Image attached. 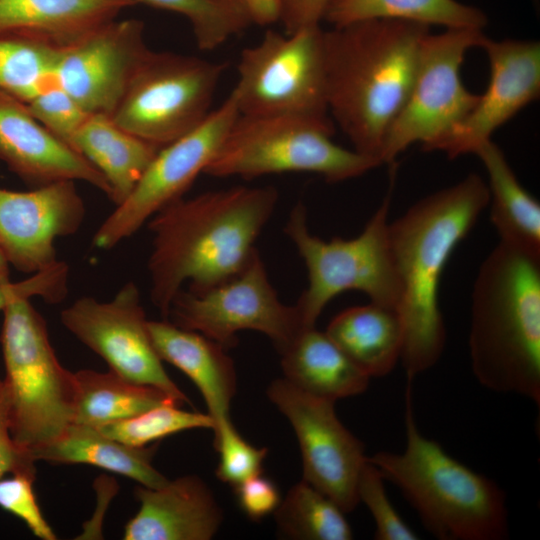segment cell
Wrapping results in <instances>:
<instances>
[{
	"mask_svg": "<svg viewBox=\"0 0 540 540\" xmlns=\"http://www.w3.org/2000/svg\"><path fill=\"white\" fill-rule=\"evenodd\" d=\"M73 149L103 175L110 187L109 199L116 206L131 194L159 150L105 114L87 116L74 137Z\"/></svg>",
	"mask_w": 540,
	"mask_h": 540,
	"instance_id": "cell-24",
	"label": "cell"
},
{
	"mask_svg": "<svg viewBox=\"0 0 540 540\" xmlns=\"http://www.w3.org/2000/svg\"><path fill=\"white\" fill-rule=\"evenodd\" d=\"M144 30L136 18H116L93 29L60 51L57 86L88 114L112 116L152 51Z\"/></svg>",
	"mask_w": 540,
	"mask_h": 540,
	"instance_id": "cell-16",
	"label": "cell"
},
{
	"mask_svg": "<svg viewBox=\"0 0 540 540\" xmlns=\"http://www.w3.org/2000/svg\"><path fill=\"white\" fill-rule=\"evenodd\" d=\"M69 268L63 261L20 282L0 283V311L17 299L39 297L47 303H60L68 293Z\"/></svg>",
	"mask_w": 540,
	"mask_h": 540,
	"instance_id": "cell-38",
	"label": "cell"
},
{
	"mask_svg": "<svg viewBox=\"0 0 540 540\" xmlns=\"http://www.w3.org/2000/svg\"><path fill=\"white\" fill-rule=\"evenodd\" d=\"M486 37L481 29H446L424 37L410 92L384 138L382 164H393L414 143L431 151L472 110L479 95L465 88L460 70L466 53Z\"/></svg>",
	"mask_w": 540,
	"mask_h": 540,
	"instance_id": "cell-11",
	"label": "cell"
},
{
	"mask_svg": "<svg viewBox=\"0 0 540 540\" xmlns=\"http://www.w3.org/2000/svg\"><path fill=\"white\" fill-rule=\"evenodd\" d=\"M490 201L487 183L470 173L389 222V240L401 288L398 307L404 344L400 361L412 379L441 357L446 330L439 307L440 280L450 255Z\"/></svg>",
	"mask_w": 540,
	"mask_h": 540,
	"instance_id": "cell-3",
	"label": "cell"
},
{
	"mask_svg": "<svg viewBox=\"0 0 540 540\" xmlns=\"http://www.w3.org/2000/svg\"><path fill=\"white\" fill-rule=\"evenodd\" d=\"M86 216L76 181L28 191L0 188V250L17 271L34 274L59 260L55 242L75 234Z\"/></svg>",
	"mask_w": 540,
	"mask_h": 540,
	"instance_id": "cell-17",
	"label": "cell"
},
{
	"mask_svg": "<svg viewBox=\"0 0 540 540\" xmlns=\"http://www.w3.org/2000/svg\"><path fill=\"white\" fill-rule=\"evenodd\" d=\"M332 119L282 114L235 120L204 174L255 178L287 172H310L327 182L352 179L381 165L331 139Z\"/></svg>",
	"mask_w": 540,
	"mask_h": 540,
	"instance_id": "cell-7",
	"label": "cell"
},
{
	"mask_svg": "<svg viewBox=\"0 0 540 540\" xmlns=\"http://www.w3.org/2000/svg\"><path fill=\"white\" fill-rule=\"evenodd\" d=\"M267 395L294 429L303 480L345 513L353 511L359 503L358 481L367 456L363 443L338 419L335 402L310 395L285 378L273 381Z\"/></svg>",
	"mask_w": 540,
	"mask_h": 540,
	"instance_id": "cell-15",
	"label": "cell"
},
{
	"mask_svg": "<svg viewBox=\"0 0 540 540\" xmlns=\"http://www.w3.org/2000/svg\"><path fill=\"white\" fill-rule=\"evenodd\" d=\"M486 52L490 79L472 110L443 136L431 151L449 158L474 153L492 134L540 95V43L535 40L488 37Z\"/></svg>",
	"mask_w": 540,
	"mask_h": 540,
	"instance_id": "cell-18",
	"label": "cell"
},
{
	"mask_svg": "<svg viewBox=\"0 0 540 540\" xmlns=\"http://www.w3.org/2000/svg\"><path fill=\"white\" fill-rule=\"evenodd\" d=\"M390 203L391 191L358 236L329 241L309 231L302 202L293 207L284 231L308 274L307 287L294 305L303 328L314 327L325 306L347 290L361 291L370 302L398 311L401 288L389 240Z\"/></svg>",
	"mask_w": 540,
	"mask_h": 540,
	"instance_id": "cell-8",
	"label": "cell"
},
{
	"mask_svg": "<svg viewBox=\"0 0 540 540\" xmlns=\"http://www.w3.org/2000/svg\"><path fill=\"white\" fill-rule=\"evenodd\" d=\"M412 379L405 392L406 446L367 459L415 509L424 527L440 540H504L509 536L506 494L492 479L450 456L418 429Z\"/></svg>",
	"mask_w": 540,
	"mask_h": 540,
	"instance_id": "cell-5",
	"label": "cell"
},
{
	"mask_svg": "<svg viewBox=\"0 0 540 540\" xmlns=\"http://www.w3.org/2000/svg\"><path fill=\"white\" fill-rule=\"evenodd\" d=\"M232 90L240 115L293 114L331 119L326 97L324 30H267L242 50Z\"/></svg>",
	"mask_w": 540,
	"mask_h": 540,
	"instance_id": "cell-9",
	"label": "cell"
},
{
	"mask_svg": "<svg viewBox=\"0 0 540 540\" xmlns=\"http://www.w3.org/2000/svg\"><path fill=\"white\" fill-rule=\"evenodd\" d=\"M134 493L140 508L125 526V540H209L222 523L219 505L197 476L141 485Z\"/></svg>",
	"mask_w": 540,
	"mask_h": 540,
	"instance_id": "cell-20",
	"label": "cell"
},
{
	"mask_svg": "<svg viewBox=\"0 0 540 540\" xmlns=\"http://www.w3.org/2000/svg\"><path fill=\"white\" fill-rule=\"evenodd\" d=\"M35 461L22 452L10 433L9 397L2 380L0 384V478L7 473H35Z\"/></svg>",
	"mask_w": 540,
	"mask_h": 540,
	"instance_id": "cell-40",
	"label": "cell"
},
{
	"mask_svg": "<svg viewBox=\"0 0 540 540\" xmlns=\"http://www.w3.org/2000/svg\"><path fill=\"white\" fill-rule=\"evenodd\" d=\"M235 488L238 503L253 521H259L274 512L280 504L276 485L268 478L255 475Z\"/></svg>",
	"mask_w": 540,
	"mask_h": 540,
	"instance_id": "cell-39",
	"label": "cell"
},
{
	"mask_svg": "<svg viewBox=\"0 0 540 540\" xmlns=\"http://www.w3.org/2000/svg\"><path fill=\"white\" fill-rule=\"evenodd\" d=\"M157 445L134 447L112 439L94 427L71 424L57 439L33 454L35 461L88 464L121 474L142 486L158 488L168 482L152 466Z\"/></svg>",
	"mask_w": 540,
	"mask_h": 540,
	"instance_id": "cell-26",
	"label": "cell"
},
{
	"mask_svg": "<svg viewBox=\"0 0 540 540\" xmlns=\"http://www.w3.org/2000/svg\"><path fill=\"white\" fill-rule=\"evenodd\" d=\"M9 280V264L0 250V283H8Z\"/></svg>",
	"mask_w": 540,
	"mask_h": 540,
	"instance_id": "cell-43",
	"label": "cell"
},
{
	"mask_svg": "<svg viewBox=\"0 0 540 540\" xmlns=\"http://www.w3.org/2000/svg\"><path fill=\"white\" fill-rule=\"evenodd\" d=\"M184 16L201 50H213L252 23L237 8L220 0H133Z\"/></svg>",
	"mask_w": 540,
	"mask_h": 540,
	"instance_id": "cell-33",
	"label": "cell"
},
{
	"mask_svg": "<svg viewBox=\"0 0 540 540\" xmlns=\"http://www.w3.org/2000/svg\"><path fill=\"white\" fill-rule=\"evenodd\" d=\"M3 314L0 342L10 433L16 446L33 459L73 424V373L58 361L45 320L30 299L12 301Z\"/></svg>",
	"mask_w": 540,
	"mask_h": 540,
	"instance_id": "cell-6",
	"label": "cell"
},
{
	"mask_svg": "<svg viewBox=\"0 0 540 540\" xmlns=\"http://www.w3.org/2000/svg\"><path fill=\"white\" fill-rule=\"evenodd\" d=\"M243 12L252 24L270 25L279 21V0H220Z\"/></svg>",
	"mask_w": 540,
	"mask_h": 540,
	"instance_id": "cell-42",
	"label": "cell"
},
{
	"mask_svg": "<svg viewBox=\"0 0 540 540\" xmlns=\"http://www.w3.org/2000/svg\"><path fill=\"white\" fill-rule=\"evenodd\" d=\"M394 19L446 29H481L485 13L457 0H332L323 20L333 27L371 20Z\"/></svg>",
	"mask_w": 540,
	"mask_h": 540,
	"instance_id": "cell-29",
	"label": "cell"
},
{
	"mask_svg": "<svg viewBox=\"0 0 540 540\" xmlns=\"http://www.w3.org/2000/svg\"><path fill=\"white\" fill-rule=\"evenodd\" d=\"M147 327L160 359L180 369L197 386L214 427L230 418L237 377L227 349L196 331L183 329L166 319L148 320Z\"/></svg>",
	"mask_w": 540,
	"mask_h": 540,
	"instance_id": "cell-22",
	"label": "cell"
},
{
	"mask_svg": "<svg viewBox=\"0 0 540 540\" xmlns=\"http://www.w3.org/2000/svg\"><path fill=\"white\" fill-rule=\"evenodd\" d=\"M279 353L284 378L315 397L335 402L369 385L370 377L315 326L302 328Z\"/></svg>",
	"mask_w": 540,
	"mask_h": 540,
	"instance_id": "cell-23",
	"label": "cell"
},
{
	"mask_svg": "<svg viewBox=\"0 0 540 540\" xmlns=\"http://www.w3.org/2000/svg\"><path fill=\"white\" fill-rule=\"evenodd\" d=\"M0 161L32 188L83 181L110 196L107 181L92 164L52 135L25 102L1 90Z\"/></svg>",
	"mask_w": 540,
	"mask_h": 540,
	"instance_id": "cell-19",
	"label": "cell"
},
{
	"mask_svg": "<svg viewBox=\"0 0 540 540\" xmlns=\"http://www.w3.org/2000/svg\"><path fill=\"white\" fill-rule=\"evenodd\" d=\"M166 320L225 349L236 345L237 332L255 330L280 351L303 328L295 306L279 299L259 252L242 272L220 285L201 293L181 289Z\"/></svg>",
	"mask_w": 540,
	"mask_h": 540,
	"instance_id": "cell-12",
	"label": "cell"
},
{
	"mask_svg": "<svg viewBox=\"0 0 540 540\" xmlns=\"http://www.w3.org/2000/svg\"><path fill=\"white\" fill-rule=\"evenodd\" d=\"M279 530L302 540H350L344 511L305 480L294 485L274 511Z\"/></svg>",
	"mask_w": 540,
	"mask_h": 540,
	"instance_id": "cell-30",
	"label": "cell"
},
{
	"mask_svg": "<svg viewBox=\"0 0 540 540\" xmlns=\"http://www.w3.org/2000/svg\"><path fill=\"white\" fill-rule=\"evenodd\" d=\"M73 379V423L79 425L96 428L173 401L159 389L131 382L112 370L103 373L83 369L73 373Z\"/></svg>",
	"mask_w": 540,
	"mask_h": 540,
	"instance_id": "cell-28",
	"label": "cell"
},
{
	"mask_svg": "<svg viewBox=\"0 0 540 540\" xmlns=\"http://www.w3.org/2000/svg\"><path fill=\"white\" fill-rule=\"evenodd\" d=\"M35 473H13L0 478V507L20 518L32 533L43 540H55L56 534L44 518L33 491Z\"/></svg>",
	"mask_w": 540,
	"mask_h": 540,
	"instance_id": "cell-37",
	"label": "cell"
},
{
	"mask_svg": "<svg viewBox=\"0 0 540 540\" xmlns=\"http://www.w3.org/2000/svg\"><path fill=\"white\" fill-rule=\"evenodd\" d=\"M325 333L370 378L386 376L401 358L404 327L394 308L373 302L347 308Z\"/></svg>",
	"mask_w": 540,
	"mask_h": 540,
	"instance_id": "cell-25",
	"label": "cell"
},
{
	"mask_svg": "<svg viewBox=\"0 0 540 540\" xmlns=\"http://www.w3.org/2000/svg\"><path fill=\"white\" fill-rule=\"evenodd\" d=\"M214 430V447L220 453L216 477L236 487L247 479L261 474L268 449L257 448L246 442L234 428L230 418L217 423Z\"/></svg>",
	"mask_w": 540,
	"mask_h": 540,
	"instance_id": "cell-34",
	"label": "cell"
},
{
	"mask_svg": "<svg viewBox=\"0 0 540 540\" xmlns=\"http://www.w3.org/2000/svg\"><path fill=\"white\" fill-rule=\"evenodd\" d=\"M427 25L358 21L324 31L328 112L353 149L378 160L410 92Z\"/></svg>",
	"mask_w": 540,
	"mask_h": 540,
	"instance_id": "cell-2",
	"label": "cell"
},
{
	"mask_svg": "<svg viewBox=\"0 0 540 540\" xmlns=\"http://www.w3.org/2000/svg\"><path fill=\"white\" fill-rule=\"evenodd\" d=\"M240 115L232 93L194 129L159 149L127 199L102 222L92 244L110 250L134 235L157 212L184 197L204 173Z\"/></svg>",
	"mask_w": 540,
	"mask_h": 540,
	"instance_id": "cell-13",
	"label": "cell"
},
{
	"mask_svg": "<svg viewBox=\"0 0 540 540\" xmlns=\"http://www.w3.org/2000/svg\"><path fill=\"white\" fill-rule=\"evenodd\" d=\"M60 320L123 378L152 386L178 405L190 403L170 379L151 342L137 285L124 284L109 301L84 296L62 310Z\"/></svg>",
	"mask_w": 540,
	"mask_h": 540,
	"instance_id": "cell-14",
	"label": "cell"
},
{
	"mask_svg": "<svg viewBox=\"0 0 540 540\" xmlns=\"http://www.w3.org/2000/svg\"><path fill=\"white\" fill-rule=\"evenodd\" d=\"M357 494L370 511L377 540H416V533L403 521L390 502L380 471L368 461L362 468Z\"/></svg>",
	"mask_w": 540,
	"mask_h": 540,
	"instance_id": "cell-35",
	"label": "cell"
},
{
	"mask_svg": "<svg viewBox=\"0 0 540 540\" xmlns=\"http://www.w3.org/2000/svg\"><path fill=\"white\" fill-rule=\"evenodd\" d=\"M26 105L52 135L73 149L74 137L89 114L69 94L54 86L33 97Z\"/></svg>",
	"mask_w": 540,
	"mask_h": 540,
	"instance_id": "cell-36",
	"label": "cell"
},
{
	"mask_svg": "<svg viewBox=\"0 0 540 540\" xmlns=\"http://www.w3.org/2000/svg\"><path fill=\"white\" fill-rule=\"evenodd\" d=\"M2 380L0 379V384H1Z\"/></svg>",
	"mask_w": 540,
	"mask_h": 540,
	"instance_id": "cell-44",
	"label": "cell"
},
{
	"mask_svg": "<svg viewBox=\"0 0 540 540\" xmlns=\"http://www.w3.org/2000/svg\"><path fill=\"white\" fill-rule=\"evenodd\" d=\"M332 0H279L280 15L285 33L320 25Z\"/></svg>",
	"mask_w": 540,
	"mask_h": 540,
	"instance_id": "cell-41",
	"label": "cell"
},
{
	"mask_svg": "<svg viewBox=\"0 0 540 540\" xmlns=\"http://www.w3.org/2000/svg\"><path fill=\"white\" fill-rule=\"evenodd\" d=\"M134 4L133 0H0V34L62 50Z\"/></svg>",
	"mask_w": 540,
	"mask_h": 540,
	"instance_id": "cell-21",
	"label": "cell"
},
{
	"mask_svg": "<svg viewBox=\"0 0 540 540\" xmlns=\"http://www.w3.org/2000/svg\"><path fill=\"white\" fill-rule=\"evenodd\" d=\"M60 51L24 37L0 34V90L27 103L57 86Z\"/></svg>",
	"mask_w": 540,
	"mask_h": 540,
	"instance_id": "cell-31",
	"label": "cell"
},
{
	"mask_svg": "<svg viewBox=\"0 0 540 540\" xmlns=\"http://www.w3.org/2000/svg\"><path fill=\"white\" fill-rule=\"evenodd\" d=\"M488 175L490 219L500 241L540 255V204L522 187L504 153L492 139L474 152Z\"/></svg>",
	"mask_w": 540,
	"mask_h": 540,
	"instance_id": "cell-27",
	"label": "cell"
},
{
	"mask_svg": "<svg viewBox=\"0 0 540 540\" xmlns=\"http://www.w3.org/2000/svg\"><path fill=\"white\" fill-rule=\"evenodd\" d=\"M471 368L485 388L540 405V255L499 241L473 284Z\"/></svg>",
	"mask_w": 540,
	"mask_h": 540,
	"instance_id": "cell-4",
	"label": "cell"
},
{
	"mask_svg": "<svg viewBox=\"0 0 540 540\" xmlns=\"http://www.w3.org/2000/svg\"><path fill=\"white\" fill-rule=\"evenodd\" d=\"M214 427L209 414L188 412L167 401L134 417L96 427L102 434L121 443L144 447L162 438L194 428Z\"/></svg>",
	"mask_w": 540,
	"mask_h": 540,
	"instance_id": "cell-32",
	"label": "cell"
},
{
	"mask_svg": "<svg viewBox=\"0 0 540 540\" xmlns=\"http://www.w3.org/2000/svg\"><path fill=\"white\" fill-rule=\"evenodd\" d=\"M278 199L272 186H234L182 197L150 218V297L163 319L186 282L201 293L247 267Z\"/></svg>",
	"mask_w": 540,
	"mask_h": 540,
	"instance_id": "cell-1",
	"label": "cell"
},
{
	"mask_svg": "<svg viewBox=\"0 0 540 540\" xmlns=\"http://www.w3.org/2000/svg\"><path fill=\"white\" fill-rule=\"evenodd\" d=\"M224 69L195 56L151 51L111 117L161 149L207 117Z\"/></svg>",
	"mask_w": 540,
	"mask_h": 540,
	"instance_id": "cell-10",
	"label": "cell"
}]
</instances>
